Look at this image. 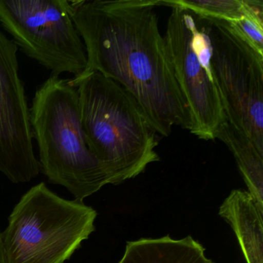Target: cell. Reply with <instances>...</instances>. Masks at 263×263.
<instances>
[{"label": "cell", "instance_id": "cell-1", "mask_svg": "<svg viewBox=\"0 0 263 263\" xmlns=\"http://www.w3.org/2000/svg\"><path fill=\"white\" fill-rule=\"evenodd\" d=\"M70 4L87 53V67L81 75L98 72L119 84L161 137H168L177 126L190 130L189 110L158 26L155 9L161 7L160 0Z\"/></svg>", "mask_w": 263, "mask_h": 263}, {"label": "cell", "instance_id": "cell-2", "mask_svg": "<svg viewBox=\"0 0 263 263\" xmlns=\"http://www.w3.org/2000/svg\"><path fill=\"white\" fill-rule=\"evenodd\" d=\"M81 124L111 184L132 179L160 161L158 136L135 98L98 72L75 77Z\"/></svg>", "mask_w": 263, "mask_h": 263}, {"label": "cell", "instance_id": "cell-3", "mask_svg": "<svg viewBox=\"0 0 263 263\" xmlns=\"http://www.w3.org/2000/svg\"><path fill=\"white\" fill-rule=\"evenodd\" d=\"M30 110L41 171L83 201L110 178L91 152L81 124L79 97L70 80L51 75L36 88Z\"/></svg>", "mask_w": 263, "mask_h": 263}, {"label": "cell", "instance_id": "cell-4", "mask_svg": "<svg viewBox=\"0 0 263 263\" xmlns=\"http://www.w3.org/2000/svg\"><path fill=\"white\" fill-rule=\"evenodd\" d=\"M98 213L68 201L44 183L20 200L2 233L6 263H64L95 230Z\"/></svg>", "mask_w": 263, "mask_h": 263}, {"label": "cell", "instance_id": "cell-5", "mask_svg": "<svg viewBox=\"0 0 263 263\" xmlns=\"http://www.w3.org/2000/svg\"><path fill=\"white\" fill-rule=\"evenodd\" d=\"M194 16L207 36L209 65L226 119L263 153L262 53L229 23Z\"/></svg>", "mask_w": 263, "mask_h": 263}, {"label": "cell", "instance_id": "cell-6", "mask_svg": "<svg viewBox=\"0 0 263 263\" xmlns=\"http://www.w3.org/2000/svg\"><path fill=\"white\" fill-rule=\"evenodd\" d=\"M0 25L28 58L59 77L81 75L85 47L67 0H0Z\"/></svg>", "mask_w": 263, "mask_h": 263}, {"label": "cell", "instance_id": "cell-7", "mask_svg": "<svg viewBox=\"0 0 263 263\" xmlns=\"http://www.w3.org/2000/svg\"><path fill=\"white\" fill-rule=\"evenodd\" d=\"M164 36L175 79L190 116L189 132L198 139L215 141L227 121L218 87L209 65V45L195 16L173 2Z\"/></svg>", "mask_w": 263, "mask_h": 263}, {"label": "cell", "instance_id": "cell-8", "mask_svg": "<svg viewBox=\"0 0 263 263\" xmlns=\"http://www.w3.org/2000/svg\"><path fill=\"white\" fill-rule=\"evenodd\" d=\"M17 51L0 30V173L16 184L30 182L41 172Z\"/></svg>", "mask_w": 263, "mask_h": 263}, {"label": "cell", "instance_id": "cell-9", "mask_svg": "<svg viewBox=\"0 0 263 263\" xmlns=\"http://www.w3.org/2000/svg\"><path fill=\"white\" fill-rule=\"evenodd\" d=\"M218 214L235 232L246 263H263V211L252 195L232 191Z\"/></svg>", "mask_w": 263, "mask_h": 263}, {"label": "cell", "instance_id": "cell-10", "mask_svg": "<svg viewBox=\"0 0 263 263\" xmlns=\"http://www.w3.org/2000/svg\"><path fill=\"white\" fill-rule=\"evenodd\" d=\"M118 263H215L192 236L175 239L169 235L127 241Z\"/></svg>", "mask_w": 263, "mask_h": 263}, {"label": "cell", "instance_id": "cell-11", "mask_svg": "<svg viewBox=\"0 0 263 263\" xmlns=\"http://www.w3.org/2000/svg\"><path fill=\"white\" fill-rule=\"evenodd\" d=\"M216 139L221 140L232 152L248 192L263 211V153L246 134L228 121L220 127Z\"/></svg>", "mask_w": 263, "mask_h": 263}, {"label": "cell", "instance_id": "cell-12", "mask_svg": "<svg viewBox=\"0 0 263 263\" xmlns=\"http://www.w3.org/2000/svg\"><path fill=\"white\" fill-rule=\"evenodd\" d=\"M173 2L195 16L234 23L247 16L257 0H173Z\"/></svg>", "mask_w": 263, "mask_h": 263}, {"label": "cell", "instance_id": "cell-13", "mask_svg": "<svg viewBox=\"0 0 263 263\" xmlns=\"http://www.w3.org/2000/svg\"><path fill=\"white\" fill-rule=\"evenodd\" d=\"M255 50L263 54V2L256 4L247 16L240 21L229 23Z\"/></svg>", "mask_w": 263, "mask_h": 263}, {"label": "cell", "instance_id": "cell-14", "mask_svg": "<svg viewBox=\"0 0 263 263\" xmlns=\"http://www.w3.org/2000/svg\"><path fill=\"white\" fill-rule=\"evenodd\" d=\"M0 263H6L5 256H4V249H3L2 233L0 232Z\"/></svg>", "mask_w": 263, "mask_h": 263}]
</instances>
